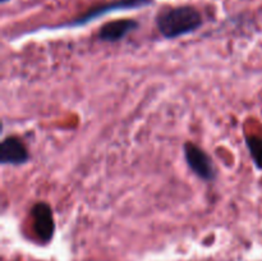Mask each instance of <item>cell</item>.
Here are the masks:
<instances>
[{"instance_id":"cell-7","label":"cell","mask_w":262,"mask_h":261,"mask_svg":"<svg viewBox=\"0 0 262 261\" xmlns=\"http://www.w3.org/2000/svg\"><path fill=\"white\" fill-rule=\"evenodd\" d=\"M246 146L255 163L256 168L262 170V137L260 136H246Z\"/></svg>"},{"instance_id":"cell-8","label":"cell","mask_w":262,"mask_h":261,"mask_svg":"<svg viewBox=\"0 0 262 261\" xmlns=\"http://www.w3.org/2000/svg\"><path fill=\"white\" fill-rule=\"evenodd\" d=\"M7 2H9V0H0V3H3V4H4V3H7Z\"/></svg>"},{"instance_id":"cell-4","label":"cell","mask_w":262,"mask_h":261,"mask_svg":"<svg viewBox=\"0 0 262 261\" xmlns=\"http://www.w3.org/2000/svg\"><path fill=\"white\" fill-rule=\"evenodd\" d=\"M30 160V154L22 140L9 136L0 145V164L2 165H23Z\"/></svg>"},{"instance_id":"cell-3","label":"cell","mask_w":262,"mask_h":261,"mask_svg":"<svg viewBox=\"0 0 262 261\" xmlns=\"http://www.w3.org/2000/svg\"><path fill=\"white\" fill-rule=\"evenodd\" d=\"M183 150L187 165L200 179L212 182L216 178V168L206 151L192 142L184 143Z\"/></svg>"},{"instance_id":"cell-2","label":"cell","mask_w":262,"mask_h":261,"mask_svg":"<svg viewBox=\"0 0 262 261\" xmlns=\"http://www.w3.org/2000/svg\"><path fill=\"white\" fill-rule=\"evenodd\" d=\"M154 0H113V2L104 3V4L95 5L90 8L83 14L78 15L74 19L69 22L63 23V25L56 26L58 28H72V27H81V26L87 25V23L96 20L104 15L109 14L113 12H119V10H130V9H140V8L148 7L152 4Z\"/></svg>"},{"instance_id":"cell-1","label":"cell","mask_w":262,"mask_h":261,"mask_svg":"<svg viewBox=\"0 0 262 261\" xmlns=\"http://www.w3.org/2000/svg\"><path fill=\"white\" fill-rule=\"evenodd\" d=\"M159 32L165 38H178L189 35L204 25L200 10L192 5H179L161 9L155 18Z\"/></svg>"},{"instance_id":"cell-5","label":"cell","mask_w":262,"mask_h":261,"mask_svg":"<svg viewBox=\"0 0 262 261\" xmlns=\"http://www.w3.org/2000/svg\"><path fill=\"white\" fill-rule=\"evenodd\" d=\"M33 228L37 237L43 243L50 242L55 232V222H54L53 210L45 202H37L32 207Z\"/></svg>"},{"instance_id":"cell-6","label":"cell","mask_w":262,"mask_h":261,"mask_svg":"<svg viewBox=\"0 0 262 261\" xmlns=\"http://www.w3.org/2000/svg\"><path fill=\"white\" fill-rule=\"evenodd\" d=\"M138 27H140L138 20L130 19V18L110 20L100 28L97 37L104 42H119Z\"/></svg>"}]
</instances>
